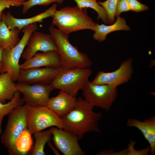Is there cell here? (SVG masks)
<instances>
[{
  "label": "cell",
  "mask_w": 155,
  "mask_h": 155,
  "mask_svg": "<svg viewBox=\"0 0 155 155\" xmlns=\"http://www.w3.org/2000/svg\"><path fill=\"white\" fill-rule=\"evenodd\" d=\"M50 130L51 140L55 147L64 155H84L85 152L80 148L77 137L63 129L52 127Z\"/></svg>",
  "instance_id": "11"
},
{
  "label": "cell",
  "mask_w": 155,
  "mask_h": 155,
  "mask_svg": "<svg viewBox=\"0 0 155 155\" xmlns=\"http://www.w3.org/2000/svg\"><path fill=\"white\" fill-rule=\"evenodd\" d=\"M3 49L0 46V62H2V53Z\"/></svg>",
  "instance_id": "31"
},
{
  "label": "cell",
  "mask_w": 155,
  "mask_h": 155,
  "mask_svg": "<svg viewBox=\"0 0 155 155\" xmlns=\"http://www.w3.org/2000/svg\"><path fill=\"white\" fill-rule=\"evenodd\" d=\"M32 134L28 129L24 130L16 141L15 155L29 154L32 147Z\"/></svg>",
  "instance_id": "22"
},
{
  "label": "cell",
  "mask_w": 155,
  "mask_h": 155,
  "mask_svg": "<svg viewBox=\"0 0 155 155\" xmlns=\"http://www.w3.org/2000/svg\"><path fill=\"white\" fill-rule=\"evenodd\" d=\"M87 8L77 5L66 6L56 10L52 17V25L57 26L60 31L68 35L81 30L94 31L97 23L88 15Z\"/></svg>",
  "instance_id": "2"
},
{
  "label": "cell",
  "mask_w": 155,
  "mask_h": 155,
  "mask_svg": "<svg viewBox=\"0 0 155 155\" xmlns=\"http://www.w3.org/2000/svg\"><path fill=\"white\" fill-rule=\"evenodd\" d=\"M26 48L22 55L23 59L27 60L33 57L36 53L40 51L46 52L57 51L55 41L52 35L35 31L30 35Z\"/></svg>",
  "instance_id": "13"
},
{
  "label": "cell",
  "mask_w": 155,
  "mask_h": 155,
  "mask_svg": "<svg viewBox=\"0 0 155 155\" xmlns=\"http://www.w3.org/2000/svg\"><path fill=\"white\" fill-rule=\"evenodd\" d=\"M76 102L75 97L60 90L57 96L49 98L46 106L61 118L74 109Z\"/></svg>",
  "instance_id": "16"
},
{
  "label": "cell",
  "mask_w": 155,
  "mask_h": 155,
  "mask_svg": "<svg viewBox=\"0 0 155 155\" xmlns=\"http://www.w3.org/2000/svg\"><path fill=\"white\" fill-rule=\"evenodd\" d=\"M134 72L133 60L128 59L121 62L116 70L111 72L99 71L91 81L93 84H107L118 86L128 82Z\"/></svg>",
  "instance_id": "9"
},
{
  "label": "cell",
  "mask_w": 155,
  "mask_h": 155,
  "mask_svg": "<svg viewBox=\"0 0 155 155\" xmlns=\"http://www.w3.org/2000/svg\"><path fill=\"white\" fill-rule=\"evenodd\" d=\"M94 106L81 97L77 99L74 109L61 118L63 129L76 136L78 140L86 133H100L98 122L102 117L93 111Z\"/></svg>",
  "instance_id": "1"
},
{
  "label": "cell",
  "mask_w": 155,
  "mask_h": 155,
  "mask_svg": "<svg viewBox=\"0 0 155 155\" xmlns=\"http://www.w3.org/2000/svg\"><path fill=\"white\" fill-rule=\"evenodd\" d=\"M16 85L17 90L23 95L21 99L24 103L33 106H46L52 91L49 85L30 84L22 82Z\"/></svg>",
  "instance_id": "10"
},
{
  "label": "cell",
  "mask_w": 155,
  "mask_h": 155,
  "mask_svg": "<svg viewBox=\"0 0 155 155\" xmlns=\"http://www.w3.org/2000/svg\"><path fill=\"white\" fill-rule=\"evenodd\" d=\"M57 5L54 3L44 12L34 16L26 18H18L14 17L10 12L4 13L3 18L10 30L18 28L20 32L25 26L37 22H42L47 18L53 16L57 10Z\"/></svg>",
  "instance_id": "15"
},
{
  "label": "cell",
  "mask_w": 155,
  "mask_h": 155,
  "mask_svg": "<svg viewBox=\"0 0 155 155\" xmlns=\"http://www.w3.org/2000/svg\"><path fill=\"white\" fill-rule=\"evenodd\" d=\"M92 73L88 68H63L49 85L51 89H58L75 97Z\"/></svg>",
  "instance_id": "4"
},
{
  "label": "cell",
  "mask_w": 155,
  "mask_h": 155,
  "mask_svg": "<svg viewBox=\"0 0 155 155\" xmlns=\"http://www.w3.org/2000/svg\"><path fill=\"white\" fill-rule=\"evenodd\" d=\"M48 145L51 149L53 150L54 153L56 155H59L58 151L54 147L51 143V141L48 142L47 143Z\"/></svg>",
  "instance_id": "30"
},
{
  "label": "cell",
  "mask_w": 155,
  "mask_h": 155,
  "mask_svg": "<svg viewBox=\"0 0 155 155\" xmlns=\"http://www.w3.org/2000/svg\"><path fill=\"white\" fill-rule=\"evenodd\" d=\"M26 118L28 129L32 135L52 127L63 129L61 118L46 106L26 104Z\"/></svg>",
  "instance_id": "7"
},
{
  "label": "cell",
  "mask_w": 155,
  "mask_h": 155,
  "mask_svg": "<svg viewBox=\"0 0 155 155\" xmlns=\"http://www.w3.org/2000/svg\"><path fill=\"white\" fill-rule=\"evenodd\" d=\"M20 32L17 28L9 29L3 19L0 20V46L3 49L13 47L19 42Z\"/></svg>",
  "instance_id": "19"
},
{
  "label": "cell",
  "mask_w": 155,
  "mask_h": 155,
  "mask_svg": "<svg viewBox=\"0 0 155 155\" xmlns=\"http://www.w3.org/2000/svg\"><path fill=\"white\" fill-rule=\"evenodd\" d=\"M20 66V70L43 67H62L60 55L56 51L37 52Z\"/></svg>",
  "instance_id": "14"
},
{
  "label": "cell",
  "mask_w": 155,
  "mask_h": 155,
  "mask_svg": "<svg viewBox=\"0 0 155 155\" xmlns=\"http://www.w3.org/2000/svg\"><path fill=\"white\" fill-rule=\"evenodd\" d=\"M80 8H90L98 14V19H101L105 24H107V15L104 8L95 0H73Z\"/></svg>",
  "instance_id": "24"
},
{
  "label": "cell",
  "mask_w": 155,
  "mask_h": 155,
  "mask_svg": "<svg viewBox=\"0 0 155 155\" xmlns=\"http://www.w3.org/2000/svg\"><path fill=\"white\" fill-rule=\"evenodd\" d=\"M95 0L96 1L97 0Z\"/></svg>",
  "instance_id": "33"
},
{
  "label": "cell",
  "mask_w": 155,
  "mask_h": 155,
  "mask_svg": "<svg viewBox=\"0 0 155 155\" xmlns=\"http://www.w3.org/2000/svg\"><path fill=\"white\" fill-rule=\"evenodd\" d=\"M84 100L94 107L109 111L117 99L118 89L115 86L95 84L88 80L82 89Z\"/></svg>",
  "instance_id": "8"
},
{
  "label": "cell",
  "mask_w": 155,
  "mask_h": 155,
  "mask_svg": "<svg viewBox=\"0 0 155 155\" xmlns=\"http://www.w3.org/2000/svg\"><path fill=\"white\" fill-rule=\"evenodd\" d=\"M26 0H0V20L3 18V11L11 6L18 7L22 5Z\"/></svg>",
  "instance_id": "27"
},
{
  "label": "cell",
  "mask_w": 155,
  "mask_h": 155,
  "mask_svg": "<svg viewBox=\"0 0 155 155\" xmlns=\"http://www.w3.org/2000/svg\"><path fill=\"white\" fill-rule=\"evenodd\" d=\"M118 0H106L98 3L102 6L106 11L107 15V24H111L115 22V12Z\"/></svg>",
  "instance_id": "25"
},
{
  "label": "cell",
  "mask_w": 155,
  "mask_h": 155,
  "mask_svg": "<svg viewBox=\"0 0 155 155\" xmlns=\"http://www.w3.org/2000/svg\"><path fill=\"white\" fill-rule=\"evenodd\" d=\"M5 129L0 137L1 143L10 155H15L16 140L22 132L28 129L26 104L18 106L9 114Z\"/></svg>",
  "instance_id": "5"
},
{
  "label": "cell",
  "mask_w": 155,
  "mask_h": 155,
  "mask_svg": "<svg viewBox=\"0 0 155 155\" xmlns=\"http://www.w3.org/2000/svg\"><path fill=\"white\" fill-rule=\"evenodd\" d=\"M110 25L97 24L94 31L93 38L98 42L105 40L107 35L109 33L115 31L123 30L129 31L131 28L127 24L125 19L120 16L117 17L115 21Z\"/></svg>",
  "instance_id": "18"
},
{
  "label": "cell",
  "mask_w": 155,
  "mask_h": 155,
  "mask_svg": "<svg viewBox=\"0 0 155 155\" xmlns=\"http://www.w3.org/2000/svg\"><path fill=\"white\" fill-rule=\"evenodd\" d=\"M17 90L16 84L7 72L0 74V101L5 103L14 97Z\"/></svg>",
  "instance_id": "20"
},
{
  "label": "cell",
  "mask_w": 155,
  "mask_h": 155,
  "mask_svg": "<svg viewBox=\"0 0 155 155\" xmlns=\"http://www.w3.org/2000/svg\"><path fill=\"white\" fill-rule=\"evenodd\" d=\"M38 28L36 23L24 27L23 28V35L18 43L13 47L3 49L2 62L3 64L1 73H8L14 82L17 81L20 71L19 61L26 46L31 34Z\"/></svg>",
  "instance_id": "6"
},
{
  "label": "cell",
  "mask_w": 155,
  "mask_h": 155,
  "mask_svg": "<svg viewBox=\"0 0 155 155\" xmlns=\"http://www.w3.org/2000/svg\"><path fill=\"white\" fill-rule=\"evenodd\" d=\"M50 34L53 38L60 55L62 67L65 69L88 68L92 61L86 54L80 52L72 45L66 35L52 25L49 28Z\"/></svg>",
  "instance_id": "3"
},
{
  "label": "cell",
  "mask_w": 155,
  "mask_h": 155,
  "mask_svg": "<svg viewBox=\"0 0 155 155\" xmlns=\"http://www.w3.org/2000/svg\"><path fill=\"white\" fill-rule=\"evenodd\" d=\"M127 1L130 11L140 12L146 11L149 9L147 5L142 3L137 0H127Z\"/></svg>",
  "instance_id": "28"
},
{
  "label": "cell",
  "mask_w": 155,
  "mask_h": 155,
  "mask_svg": "<svg viewBox=\"0 0 155 155\" xmlns=\"http://www.w3.org/2000/svg\"><path fill=\"white\" fill-rule=\"evenodd\" d=\"M127 125L134 127L142 133L150 145L151 154L155 153V116L154 115L141 121L136 119L130 118L127 120Z\"/></svg>",
  "instance_id": "17"
},
{
  "label": "cell",
  "mask_w": 155,
  "mask_h": 155,
  "mask_svg": "<svg viewBox=\"0 0 155 155\" xmlns=\"http://www.w3.org/2000/svg\"><path fill=\"white\" fill-rule=\"evenodd\" d=\"M3 64L2 62H0V74L3 68Z\"/></svg>",
  "instance_id": "32"
},
{
  "label": "cell",
  "mask_w": 155,
  "mask_h": 155,
  "mask_svg": "<svg viewBox=\"0 0 155 155\" xmlns=\"http://www.w3.org/2000/svg\"><path fill=\"white\" fill-rule=\"evenodd\" d=\"M34 135L35 142L29 154L31 155H46L44 151L45 146L52 138L50 129L37 132Z\"/></svg>",
  "instance_id": "21"
},
{
  "label": "cell",
  "mask_w": 155,
  "mask_h": 155,
  "mask_svg": "<svg viewBox=\"0 0 155 155\" xmlns=\"http://www.w3.org/2000/svg\"><path fill=\"white\" fill-rule=\"evenodd\" d=\"M130 11L127 0H118L116 7L115 17L120 16L123 12Z\"/></svg>",
  "instance_id": "29"
},
{
  "label": "cell",
  "mask_w": 155,
  "mask_h": 155,
  "mask_svg": "<svg viewBox=\"0 0 155 155\" xmlns=\"http://www.w3.org/2000/svg\"><path fill=\"white\" fill-rule=\"evenodd\" d=\"M21 93L17 91L13 98L7 103L0 101V135L2 132V124L4 117L8 115L16 106L24 103L20 97Z\"/></svg>",
  "instance_id": "23"
},
{
  "label": "cell",
  "mask_w": 155,
  "mask_h": 155,
  "mask_svg": "<svg viewBox=\"0 0 155 155\" xmlns=\"http://www.w3.org/2000/svg\"><path fill=\"white\" fill-rule=\"evenodd\" d=\"M64 0H28L24 2L22 4V13L25 14L31 8L35 6H46L53 3H57L61 4Z\"/></svg>",
  "instance_id": "26"
},
{
  "label": "cell",
  "mask_w": 155,
  "mask_h": 155,
  "mask_svg": "<svg viewBox=\"0 0 155 155\" xmlns=\"http://www.w3.org/2000/svg\"><path fill=\"white\" fill-rule=\"evenodd\" d=\"M63 69L40 67L20 70L17 81L30 84L49 85Z\"/></svg>",
  "instance_id": "12"
}]
</instances>
